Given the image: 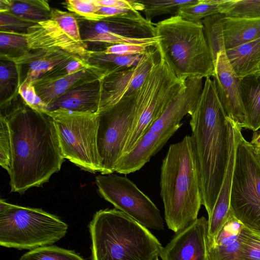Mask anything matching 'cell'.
<instances>
[{
  "label": "cell",
  "instance_id": "15",
  "mask_svg": "<svg viewBox=\"0 0 260 260\" xmlns=\"http://www.w3.org/2000/svg\"><path fill=\"white\" fill-rule=\"evenodd\" d=\"M156 46L149 47L135 66L108 74L101 79V111L120 101L137 96L151 69L158 60Z\"/></svg>",
  "mask_w": 260,
  "mask_h": 260
},
{
  "label": "cell",
  "instance_id": "26",
  "mask_svg": "<svg viewBox=\"0 0 260 260\" xmlns=\"http://www.w3.org/2000/svg\"><path fill=\"white\" fill-rule=\"evenodd\" d=\"M52 8L45 0H0V12H9L36 24L50 18Z\"/></svg>",
  "mask_w": 260,
  "mask_h": 260
},
{
  "label": "cell",
  "instance_id": "13",
  "mask_svg": "<svg viewBox=\"0 0 260 260\" xmlns=\"http://www.w3.org/2000/svg\"><path fill=\"white\" fill-rule=\"evenodd\" d=\"M100 194L119 210L146 228L164 229L162 218L156 205L126 177L111 173L95 177Z\"/></svg>",
  "mask_w": 260,
  "mask_h": 260
},
{
  "label": "cell",
  "instance_id": "8",
  "mask_svg": "<svg viewBox=\"0 0 260 260\" xmlns=\"http://www.w3.org/2000/svg\"><path fill=\"white\" fill-rule=\"evenodd\" d=\"M185 86V79L178 78L159 56L137 95L135 121L122 155L132 150L147 128Z\"/></svg>",
  "mask_w": 260,
  "mask_h": 260
},
{
  "label": "cell",
  "instance_id": "7",
  "mask_svg": "<svg viewBox=\"0 0 260 260\" xmlns=\"http://www.w3.org/2000/svg\"><path fill=\"white\" fill-rule=\"evenodd\" d=\"M68 225L41 209L0 200V245L19 250L51 245L64 237Z\"/></svg>",
  "mask_w": 260,
  "mask_h": 260
},
{
  "label": "cell",
  "instance_id": "21",
  "mask_svg": "<svg viewBox=\"0 0 260 260\" xmlns=\"http://www.w3.org/2000/svg\"><path fill=\"white\" fill-rule=\"evenodd\" d=\"M103 77L104 74L100 69L90 66L71 75H45L33 85L37 94L48 107L79 82L91 78L102 79Z\"/></svg>",
  "mask_w": 260,
  "mask_h": 260
},
{
  "label": "cell",
  "instance_id": "14",
  "mask_svg": "<svg viewBox=\"0 0 260 260\" xmlns=\"http://www.w3.org/2000/svg\"><path fill=\"white\" fill-rule=\"evenodd\" d=\"M29 49L57 48L87 63L91 52L82 41L76 15L55 8L50 17L31 26L24 34Z\"/></svg>",
  "mask_w": 260,
  "mask_h": 260
},
{
  "label": "cell",
  "instance_id": "37",
  "mask_svg": "<svg viewBox=\"0 0 260 260\" xmlns=\"http://www.w3.org/2000/svg\"><path fill=\"white\" fill-rule=\"evenodd\" d=\"M34 23L24 20L9 12H0V31L26 34Z\"/></svg>",
  "mask_w": 260,
  "mask_h": 260
},
{
  "label": "cell",
  "instance_id": "22",
  "mask_svg": "<svg viewBox=\"0 0 260 260\" xmlns=\"http://www.w3.org/2000/svg\"><path fill=\"white\" fill-rule=\"evenodd\" d=\"M243 224L232 213L215 238L207 243L210 260H240Z\"/></svg>",
  "mask_w": 260,
  "mask_h": 260
},
{
  "label": "cell",
  "instance_id": "2",
  "mask_svg": "<svg viewBox=\"0 0 260 260\" xmlns=\"http://www.w3.org/2000/svg\"><path fill=\"white\" fill-rule=\"evenodd\" d=\"M189 115L200 167L202 205L209 217L225 174L229 145L226 116L210 77L206 78L199 100Z\"/></svg>",
  "mask_w": 260,
  "mask_h": 260
},
{
  "label": "cell",
  "instance_id": "1",
  "mask_svg": "<svg viewBox=\"0 0 260 260\" xmlns=\"http://www.w3.org/2000/svg\"><path fill=\"white\" fill-rule=\"evenodd\" d=\"M1 108L7 120L12 146L11 192L23 194L41 186L58 172L64 161L58 135L48 113L29 107L20 95Z\"/></svg>",
  "mask_w": 260,
  "mask_h": 260
},
{
  "label": "cell",
  "instance_id": "17",
  "mask_svg": "<svg viewBox=\"0 0 260 260\" xmlns=\"http://www.w3.org/2000/svg\"><path fill=\"white\" fill-rule=\"evenodd\" d=\"M207 234L208 220L202 216L176 233L159 256L162 260H210Z\"/></svg>",
  "mask_w": 260,
  "mask_h": 260
},
{
  "label": "cell",
  "instance_id": "44",
  "mask_svg": "<svg viewBox=\"0 0 260 260\" xmlns=\"http://www.w3.org/2000/svg\"><path fill=\"white\" fill-rule=\"evenodd\" d=\"M256 73H260V63H259V66H258V71H257V72Z\"/></svg>",
  "mask_w": 260,
  "mask_h": 260
},
{
  "label": "cell",
  "instance_id": "3",
  "mask_svg": "<svg viewBox=\"0 0 260 260\" xmlns=\"http://www.w3.org/2000/svg\"><path fill=\"white\" fill-rule=\"evenodd\" d=\"M160 195L168 228L177 233L193 223L202 205L200 167L192 136L171 144L162 161Z\"/></svg>",
  "mask_w": 260,
  "mask_h": 260
},
{
  "label": "cell",
  "instance_id": "42",
  "mask_svg": "<svg viewBox=\"0 0 260 260\" xmlns=\"http://www.w3.org/2000/svg\"><path fill=\"white\" fill-rule=\"evenodd\" d=\"M250 143L255 150L260 149V131L253 133Z\"/></svg>",
  "mask_w": 260,
  "mask_h": 260
},
{
  "label": "cell",
  "instance_id": "24",
  "mask_svg": "<svg viewBox=\"0 0 260 260\" xmlns=\"http://www.w3.org/2000/svg\"><path fill=\"white\" fill-rule=\"evenodd\" d=\"M240 92L246 116L247 129L256 132L260 128V73L240 79Z\"/></svg>",
  "mask_w": 260,
  "mask_h": 260
},
{
  "label": "cell",
  "instance_id": "29",
  "mask_svg": "<svg viewBox=\"0 0 260 260\" xmlns=\"http://www.w3.org/2000/svg\"><path fill=\"white\" fill-rule=\"evenodd\" d=\"M225 16L224 14L217 13L209 16L201 21L213 63L217 54L222 51H225L222 27V19Z\"/></svg>",
  "mask_w": 260,
  "mask_h": 260
},
{
  "label": "cell",
  "instance_id": "39",
  "mask_svg": "<svg viewBox=\"0 0 260 260\" xmlns=\"http://www.w3.org/2000/svg\"><path fill=\"white\" fill-rule=\"evenodd\" d=\"M18 93L24 102L32 109L43 113L49 112L47 105L37 94L32 83H24L20 85Z\"/></svg>",
  "mask_w": 260,
  "mask_h": 260
},
{
  "label": "cell",
  "instance_id": "25",
  "mask_svg": "<svg viewBox=\"0 0 260 260\" xmlns=\"http://www.w3.org/2000/svg\"><path fill=\"white\" fill-rule=\"evenodd\" d=\"M225 53L240 79L255 73L260 63V38L226 50Z\"/></svg>",
  "mask_w": 260,
  "mask_h": 260
},
{
  "label": "cell",
  "instance_id": "6",
  "mask_svg": "<svg viewBox=\"0 0 260 260\" xmlns=\"http://www.w3.org/2000/svg\"><path fill=\"white\" fill-rule=\"evenodd\" d=\"M203 87V78L188 77L185 86L138 140L132 150L119 159L115 172L128 174L141 169L181 126V121L196 106Z\"/></svg>",
  "mask_w": 260,
  "mask_h": 260
},
{
  "label": "cell",
  "instance_id": "40",
  "mask_svg": "<svg viewBox=\"0 0 260 260\" xmlns=\"http://www.w3.org/2000/svg\"><path fill=\"white\" fill-rule=\"evenodd\" d=\"M148 47L132 44H119L110 45L102 51L106 54L126 56L143 54Z\"/></svg>",
  "mask_w": 260,
  "mask_h": 260
},
{
  "label": "cell",
  "instance_id": "23",
  "mask_svg": "<svg viewBox=\"0 0 260 260\" xmlns=\"http://www.w3.org/2000/svg\"><path fill=\"white\" fill-rule=\"evenodd\" d=\"M222 27L225 50L260 38V19L225 16Z\"/></svg>",
  "mask_w": 260,
  "mask_h": 260
},
{
  "label": "cell",
  "instance_id": "30",
  "mask_svg": "<svg viewBox=\"0 0 260 260\" xmlns=\"http://www.w3.org/2000/svg\"><path fill=\"white\" fill-rule=\"evenodd\" d=\"M222 0H197L192 4L180 7L176 15L183 19L200 22L204 18L217 13H221Z\"/></svg>",
  "mask_w": 260,
  "mask_h": 260
},
{
  "label": "cell",
  "instance_id": "27",
  "mask_svg": "<svg viewBox=\"0 0 260 260\" xmlns=\"http://www.w3.org/2000/svg\"><path fill=\"white\" fill-rule=\"evenodd\" d=\"M142 55L121 56L106 54L102 51H91L87 63L100 69L103 72L104 77L108 74L136 65Z\"/></svg>",
  "mask_w": 260,
  "mask_h": 260
},
{
  "label": "cell",
  "instance_id": "9",
  "mask_svg": "<svg viewBox=\"0 0 260 260\" xmlns=\"http://www.w3.org/2000/svg\"><path fill=\"white\" fill-rule=\"evenodd\" d=\"M76 15V14H75ZM80 36L87 47L94 46L92 51H103L119 44H132L155 47L159 40L155 24L132 10L99 20H88L76 15Z\"/></svg>",
  "mask_w": 260,
  "mask_h": 260
},
{
  "label": "cell",
  "instance_id": "31",
  "mask_svg": "<svg viewBox=\"0 0 260 260\" xmlns=\"http://www.w3.org/2000/svg\"><path fill=\"white\" fill-rule=\"evenodd\" d=\"M221 13L225 17L260 19V0H222Z\"/></svg>",
  "mask_w": 260,
  "mask_h": 260
},
{
  "label": "cell",
  "instance_id": "41",
  "mask_svg": "<svg viewBox=\"0 0 260 260\" xmlns=\"http://www.w3.org/2000/svg\"><path fill=\"white\" fill-rule=\"evenodd\" d=\"M131 10H132L117 7H99L92 20H99L110 16L126 13Z\"/></svg>",
  "mask_w": 260,
  "mask_h": 260
},
{
  "label": "cell",
  "instance_id": "33",
  "mask_svg": "<svg viewBox=\"0 0 260 260\" xmlns=\"http://www.w3.org/2000/svg\"><path fill=\"white\" fill-rule=\"evenodd\" d=\"M24 34L0 31V58L18 57L29 50Z\"/></svg>",
  "mask_w": 260,
  "mask_h": 260
},
{
  "label": "cell",
  "instance_id": "16",
  "mask_svg": "<svg viewBox=\"0 0 260 260\" xmlns=\"http://www.w3.org/2000/svg\"><path fill=\"white\" fill-rule=\"evenodd\" d=\"M213 76L218 99L226 117L242 128L247 122L240 92V79L232 67L225 51L220 52L214 63Z\"/></svg>",
  "mask_w": 260,
  "mask_h": 260
},
{
  "label": "cell",
  "instance_id": "18",
  "mask_svg": "<svg viewBox=\"0 0 260 260\" xmlns=\"http://www.w3.org/2000/svg\"><path fill=\"white\" fill-rule=\"evenodd\" d=\"M229 128V157L225 174L211 215L208 219L207 243L211 242L226 222L230 200L239 135L242 128L226 118Z\"/></svg>",
  "mask_w": 260,
  "mask_h": 260
},
{
  "label": "cell",
  "instance_id": "4",
  "mask_svg": "<svg viewBox=\"0 0 260 260\" xmlns=\"http://www.w3.org/2000/svg\"><path fill=\"white\" fill-rule=\"evenodd\" d=\"M88 228L91 260H156L163 247L147 228L116 208L97 211Z\"/></svg>",
  "mask_w": 260,
  "mask_h": 260
},
{
  "label": "cell",
  "instance_id": "38",
  "mask_svg": "<svg viewBox=\"0 0 260 260\" xmlns=\"http://www.w3.org/2000/svg\"><path fill=\"white\" fill-rule=\"evenodd\" d=\"M62 4L71 13L88 20H93L99 8L94 0H68Z\"/></svg>",
  "mask_w": 260,
  "mask_h": 260
},
{
  "label": "cell",
  "instance_id": "43",
  "mask_svg": "<svg viewBox=\"0 0 260 260\" xmlns=\"http://www.w3.org/2000/svg\"><path fill=\"white\" fill-rule=\"evenodd\" d=\"M254 150H255V149H254ZM255 152H256V154H257V156H258V158H259V161H260V149H259V150H255Z\"/></svg>",
  "mask_w": 260,
  "mask_h": 260
},
{
  "label": "cell",
  "instance_id": "11",
  "mask_svg": "<svg viewBox=\"0 0 260 260\" xmlns=\"http://www.w3.org/2000/svg\"><path fill=\"white\" fill-rule=\"evenodd\" d=\"M48 113L53 120L64 159L84 171L100 172L98 114L62 109Z\"/></svg>",
  "mask_w": 260,
  "mask_h": 260
},
{
  "label": "cell",
  "instance_id": "45",
  "mask_svg": "<svg viewBox=\"0 0 260 260\" xmlns=\"http://www.w3.org/2000/svg\"><path fill=\"white\" fill-rule=\"evenodd\" d=\"M156 260H159V258H157V259H156Z\"/></svg>",
  "mask_w": 260,
  "mask_h": 260
},
{
  "label": "cell",
  "instance_id": "10",
  "mask_svg": "<svg viewBox=\"0 0 260 260\" xmlns=\"http://www.w3.org/2000/svg\"><path fill=\"white\" fill-rule=\"evenodd\" d=\"M230 210L245 226L260 235V161L242 131L236 150Z\"/></svg>",
  "mask_w": 260,
  "mask_h": 260
},
{
  "label": "cell",
  "instance_id": "28",
  "mask_svg": "<svg viewBox=\"0 0 260 260\" xmlns=\"http://www.w3.org/2000/svg\"><path fill=\"white\" fill-rule=\"evenodd\" d=\"M19 76L16 64L13 61L1 59L0 108L11 103L19 96Z\"/></svg>",
  "mask_w": 260,
  "mask_h": 260
},
{
  "label": "cell",
  "instance_id": "36",
  "mask_svg": "<svg viewBox=\"0 0 260 260\" xmlns=\"http://www.w3.org/2000/svg\"><path fill=\"white\" fill-rule=\"evenodd\" d=\"M0 165L10 173L12 164V146L9 127L0 116Z\"/></svg>",
  "mask_w": 260,
  "mask_h": 260
},
{
  "label": "cell",
  "instance_id": "19",
  "mask_svg": "<svg viewBox=\"0 0 260 260\" xmlns=\"http://www.w3.org/2000/svg\"><path fill=\"white\" fill-rule=\"evenodd\" d=\"M77 57L57 48L29 49L16 58L4 59L17 66L20 86L24 83H34L55 68Z\"/></svg>",
  "mask_w": 260,
  "mask_h": 260
},
{
  "label": "cell",
  "instance_id": "20",
  "mask_svg": "<svg viewBox=\"0 0 260 260\" xmlns=\"http://www.w3.org/2000/svg\"><path fill=\"white\" fill-rule=\"evenodd\" d=\"M101 79L91 78L77 84L50 104L48 107L49 111L62 109L98 113L101 107Z\"/></svg>",
  "mask_w": 260,
  "mask_h": 260
},
{
  "label": "cell",
  "instance_id": "12",
  "mask_svg": "<svg viewBox=\"0 0 260 260\" xmlns=\"http://www.w3.org/2000/svg\"><path fill=\"white\" fill-rule=\"evenodd\" d=\"M136 96L122 100L98 113L97 146L102 174L115 172L135 121Z\"/></svg>",
  "mask_w": 260,
  "mask_h": 260
},
{
  "label": "cell",
  "instance_id": "32",
  "mask_svg": "<svg viewBox=\"0 0 260 260\" xmlns=\"http://www.w3.org/2000/svg\"><path fill=\"white\" fill-rule=\"evenodd\" d=\"M19 260H85L75 251L54 245L44 246L30 250Z\"/></svg>",
  "mask_w": 260,
  "mask_h": 260
},
{
  "label": "cell",
  "instance_id": "34",
  "mask_svg": "<svg viewBox=\"0 0 260 260\" xmlns=\"http://www.w3.org/2000/svg\"><path fill=\"white\" fill-rule=\"evenodd\" d=\"M143 5V12L145 18L149 21L162 14L176 15L179 9L185 5L193 4L197 0H139Z\"/></svg>",
  "mask_w": 260,
  "mask_h": 260
},
{
  "label": "cell",
  "instance_id": "35",
  "mask_svg": "<svg viewBox=\"0 0 260 260\" xmlns=\"http://www.w3.org/2000/svg\"><path fill=\"white\" fill-rule=\"evenodd\" d=\"M240 260H260V235L244 225L241 229Z\"/></svg>",
  "mask_w": 260,
  "mask_h": 260
},
{
  "label": "cell",
  "instance_id": "5",
  "mask_svg": "<svg viewBox=\"0 0 260 260\" xmlns=\"http://www.w3.org/2000/svg\"><path fill=\"white\" fill-rule=\"evenodd\" d=\"M159 56L178 78H207L214 73L212 56L202 21L173 15L155 24Z\"/></svg>",
  "mask_w": 260,
  "mask_h": 260
}]
</instances>
